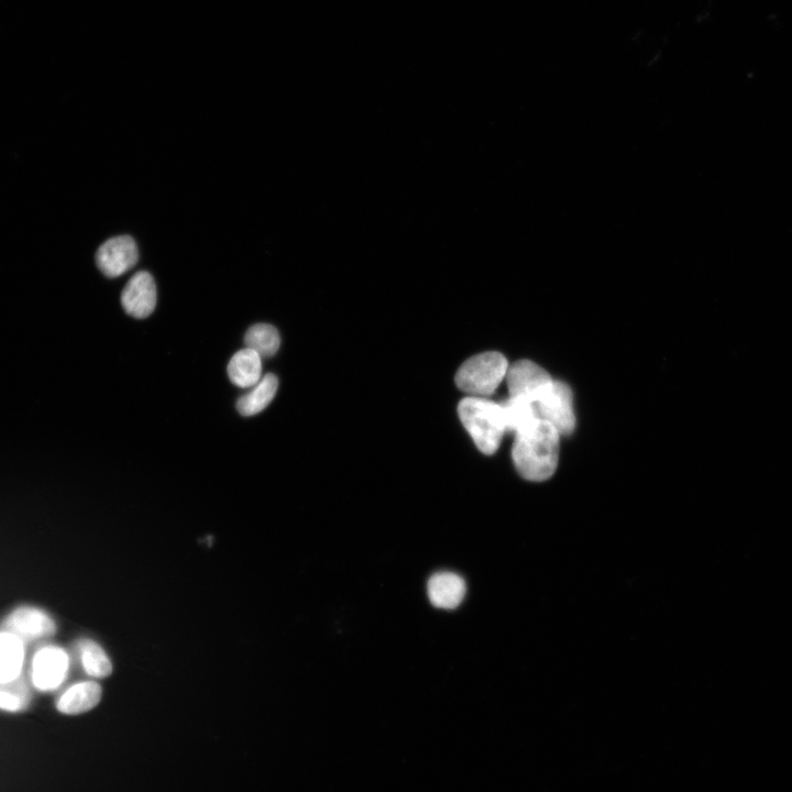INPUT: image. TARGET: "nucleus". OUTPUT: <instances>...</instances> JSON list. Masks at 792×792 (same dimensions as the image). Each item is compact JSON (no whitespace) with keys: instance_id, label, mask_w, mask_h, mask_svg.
<instances>
[{"instance_id":"obj_5","label":"nucleus","mask_w":792,"mask_h":792,"mask_svg":"<svg viewBox=\"0 0 792 792\" xmlns=\"http://www.w3.org/2000/svg\"><path fill=\"white\" fill-rule=\"evenodd\" d=\"M506 383L509 396L536 403L552 385L549 373L529 360H520L508 366Z\"/></svg>"},{"instance_id":"obj_8","label":"nucleus","mask_w":792,"mask_h":792,"mask_svg":"<svg viewBox=\"0 0 792 792\" xmlns=\"http://www.w3.org/2000/svg\"><path fill=\"white\" fill-rule=\"evenodd\" d=\"M68 671V656L59 647L46 646L33 659L31 680L40 691H52L65 680Z\"/></svg>"},{"instance_id":"obj_3","label":"nucleus","mask_w":792,"mask_h":792,"mask_svg":"<svg viewBox=\"0 0 792 792\" xmlns=\"http://www.w3.org/2000/svg\"><path fill=\"white\" fill-rule=\"evenodd\" d=\"M506 358L496 351H488L468 359L455 374L458 388L473 397L494 394L508 370Z\"/></svg>"},{"instance_id":"obj_4","label":"nucleus","mask_w":792,"mask_h":792,"mask_svg":"<svg viewBox=\"0 0 792 792\" xmlns=\"http://www.w3.org/2000/svg\"><path fill=\"white\" fill-rule=\"evenodd\" d=\"M538 418L552 425L560 436L571 435L575 427L573 396L568 384L553 381L535 403Z\"/></svg>"},{"instance_id":"obj_14","label":"nucleus","mask_w":792,"mask_h":792,"mask_svg":"<svg viewBox=\"0 0 792 792\" xmlns=\"http://www.w3.org/2000/svg\"><path fill=\"white\" fill-rule=\"evenodd\" d=\"M23 641L16 636L0 631V682L15 679L22 672Z\"/></svg>"},{"instance_id":"obj_9","label":"nucleus","mask_w":792,"mask_h":792,"mask_svg":"<svg viewBox=\"0 0 792 792\" xmlns=\"http://www.w3.org/2000/svg\"><path fill=\"white\" fill-rule=\"evenodd\" d=\"M157 293L153 276L145 271L135 273L121 293V305L131 317H148L156 307Z\"/></svg>"},{"instance_id":"obj_12","label":"nucleus","mask_w":792,"mask_h":792,"mask_svg":"<svg viewBox=\"0 0 792 792\" xmlns=\"http://www.w3.org/2000/svg\"><path fill=\"white\" fill-rule=\"evenodd\" d=\"M230 381L238 387L250 388L262 377V358L253 350L244 348L233 354L228 364Z\"/></svg>"},{"instance_id":"obj_15","label":"nucleus","mask_w":792,"mask_h":792,"mask_svg":"<svg viewBox=\"0 0 792 792\" xmlns=\"http://www.w3.org/2000/svg\"><path fill=\"white\" fill-rule=\"evenodd\" d=\"M503 410L507 432H518L538 419L534 403L521 398L509 396L499 402Z\"/></svg>"},{"instance_id":"obj_2","label":"nucleus","mask_w":792,"mask_h":792,"mask_svg":"<svg viewBox=\"0 0 792 792\" xmlns=\"http://www.w3.org/2000/svg\"><path fill=\"white\" fill-rule=\"evenodd\" d=\"M458 413L477 449L487 455L495 453L507 432L499 403L468 396L459 403Z\"/></svg>"},{"instance_id":"obj_17","label":"nucleus","mask_w":792,"mask_h":792,"mask_svg":"<svg viewBox=\"0 0 792 792\" xmlns=\"http://www.w3.org/2000/svg\"><path fill=\"white\" fill-rule=\"evenodd\" d=\"M30 701L31 690L23 672L11 681L0 682V710L20 712L29 706Z\"/></svg>"},{"instance_id":"obj_16","label":"nucleus","mask_w":792,"mask_h":792,"mask_svg":"<svg viewBox=\"0 0 792 792\" xmlns=\"http://www.w3.org/2000/svg\"><path fill=\"white\" fill-rule=\"evenodd\" d=\"M244 343L246 348L255 351L262 359L271 358L279 349L280 337L274 326L256 323L246 330Z\"/></svg>"},{"instance_id":"obj_13","label":"nucleus","mask_w":792,"mask_h":792,"mask_svg":"<svg viewBox=\"0 0 792 792\" xmlns=\"http://www.w3.org/2000/svg\"><path fill=\"white\" fill-rule=\"evenodd\" d=\"M278 387L276 375L267 373L241 396L237 402V409L242 416H254L265 409L275 397Z\"/></svg>"},{"instance_id":"obj_7","label":"nucleus","mask_w":792,"mask_h":792,"mask_svg":"<svg viewBox=\"0 0 792 792\" xmlns=\"http://www.w3.org/2000/svg\"><path fill=\"white\" fill-rule=\"evenodd\" d=\"M2 631L22 641L46 638L55 634V622L43 609L23 606L14 609L1 624Z\"/></svg>"},{"instance_id":"obj_11","label":"nucleus","mask_w":792,"mask_h":792,"mask_svg":"<svg viewBox=\"0 0 792 792\" xmlns=\"http://www.w3.org/2000/svg\"><path fill=\"white\" fill-rule=\"evenodd\" d=\"M101 686L95 681H84L68 688L57 700V710L76 715L94 708L100 701Z\"/></svg>"},{"instance_id":"obj_6","label":"nucleus","mask_w":792,"mask_h":792,"mask_svg":"<svg viewBox=\"0 0 792 792\" xmlns=\"http://www.w3.org/2000/svg\"><path fill=\"white\" fill-rule=\"evenodd\" d=\"M138 260V246L130 235H119L107 240L96 253L98 268L110 278L119 277L130 271Z\"/></svg>"},{"instance_id":"obj_18","label":"nucleus","mask_w":792,"mask_h":792,"mask_svg":"<svg viewBox=\"0 0 792 792\" xmlns=\"http://www.w3.org/2000/svg\"><path fill=\"white\" fill-rule=\"evenodd\" d=\"M78 647L82 667L89 675L105 678L112 672L109 657L97 642L90 639H81Z\"/></svg>"},{"instance_id":"obj_10","label":"nucleus","mask_w":792,"mask_h":792,"mask_svg":"<svg viewBox=\"0 0 792 792\" xmlns=\"http://www.w3.org/2000/svg\"><path fill=\"white\" fill-rule=\"evenodd\" d=\"M466 592L464 580L457 573L437 572L427 583L430 603L438 608L452 609L463 601Z\"/></svg>"},{"instance_id":"obj_1","label":"nucleus","mask_w":792,"mask_h":792,"mask_svg":"<svg viewBox=\"0 0 792 792\" xmlns=\"http://www.w3.org/2000/svg\"><path fill=\"white\" fill-rule=\"evenodd\" d=\"M559 439L556 428L540 418L516 432L512 458L518 473L532 482L551 477L559 461Z\"/></svg>"}]
</instances>
